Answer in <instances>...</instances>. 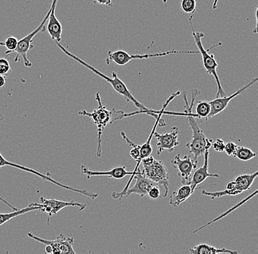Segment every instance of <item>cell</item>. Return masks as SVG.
Wrapping results in <instances>:
<instances>
[{
  "label": "cell",
  "mask_w": 258,
  "mask_h": 254,
  "mask_svg": "<svg viewBox=\"0 0 258 254\" xmlns=\"http://www.w3.org/2000/svg\"><path fill=\"white\" fill-rule=\"evenodd\" d=\"M200 92L198 90H192L191 91V102L188 104L186 94L183 93V100L185 102V115L186 117V122L191 130V139L189 142L187 143L186 147L188 152L193 156V158L198 160V157L204 155L206 151L209 150L212 146L213 140L206 137L203 133V130L198 125V122L195 118V114L193 115L192 108L195 105L197 97Z\"/></svg>",
  "instance_id": "1"
},
{
  "label": "cell",
  "mask_w": 258,
  "mask_h": 254,
  "mask_svg": "<svg viewBox=\"0 0 258 254\" xmlns=\"http://www.w3.org/2000/svg\"><path fill=\"white\" fill-rule=\"evenodd\" d=\"M56 44L57 45L58 47H59V49H61V51L64 52V54L67 55L68 57L74 59L76 62H79L81 65H83L84 67H87L89 70H91L93 73L101 77V78H103V79L105 80L107 83H109V84L112 87L113 89L117 92V93L121 95V96L125 99L127 102L132 103L137 109H140V112H145V113H147V115H151L153 117V115L151 114L153 112L152 111L145 107L144 105H143L141 103L139 102V101L135 99V96H133L132 92L129 91L126 85L125 84V83L121 81L120 78H119L118 75H117V73H116V72H112V77L108 76V75H105L104 73H101V71L97 70L96 67L89 65V64L85 62V61L82 60V59H80V58L77 57V56L72 54V53L68 51L60 43H56Z\"/></svg>",
  "instance_id": "2"
},
{
  "label": "cell",
  "mask_w": 258,
  "mask_h": 254,
  "mask_svg": "<svg viewBox=\"0 0 258 254\" xmlns=\"http://www.w3.org/2000/svg\"><path fill=\"white\" fill-rule=\"evenodd\" d=\"M194 16H195V14H191V17H190L189 19H188L190 26H191V34H192L194 41H195V43H196L197 47L199 49L198 51H200V54L202 55L203 65H204L206 72H207L209 75H213L214 79H215L216 83H217V98L225 97V96H227V94H226L225 91L223 90V88L222 87V84H221L220 80H219V77L217 74V62L216 61L214 54H210L209 53L211 49L222 46V43H219L218 44L213 46L212 47L209 48V49H205L203 43H202V39H203V38H204L205 35L204 33H202V32L195 31L193 25Z\"/></svg>",
  "instance_id": "3"
},
{
  "label": "cell",
  "mask_w": 258,
  "mask_h": 254,
  "mask_svg": "<svg viewBox=\"0 0 258 254\" xmlns=\"http://www.w3.org/2000/svg\"><path fill=\"white\" fill-rule=\"evenodd\" d=\"M141 163L143 166L142 173L150 181L162 188L164 193L161 197H167L169 192V175L166 164L160 160H156L152 155L142 160Z\"/></svg>",
  "instance_id": "4"
},
{
  "label": "cell",
  "mask_w": 258,
  "mask_h": 254,
  "mask_svg": "<svg viewBox=\"0 0 258 254\" xmlns=\"http://www.w3.org/2000/svg\"><path fill=\"white\" fill-rule=\"evenodd\" d=\"M96 100L98 104V109L92 112H87L86 110L80 111V112H79V115L84 116V117H90L96 125L97 133H98V146H97L96 156L100 157L101 154H102V134L105 128L108 125L113 123V110H108L106 107L103 105L99 92H98L96 94Z\"/></svg>",
  "instance_id": "5"
},
{
  "label": "cell",
  "mask_w": 258,
  "mask_h": 254,
  "mask_svg": "<svg viewBox=\"0 0 258 254\" xmlns=\"http://www.w3.org/2000/svg\"><path fill=\"white\" fill-rule=\"evenodd\" d=\"M258 172L253 174H246L236 177L233 181L228 182L226 185L225 190L217 192H210L203 190L202 194L206 197H211L212 199L218 198L228 197V196H238L244 191H248L257 178Z\"/></svg>",
  "instance_id": "6"
},
{
  "label": "cell",
  "mask_w": 258,
  "mask_h": 254,
  "mask_svg": "<svg viewBox=\"0 0 258 254\" xmlns=\"http://www.w3.org/2000/svg\"><path fill=\"white\" fill-rule=\"evenodd\" d=\"M199 51H182V50L172 49L168 51L164 52L153 53V54H129L126 51L122 50L117 51H109L108 52V57L106 59V63L108 65L110 62H114L117 65L124 66L129 63L131 61L135 59H150V58L162 57L168 55H174V54H199Z\"/></svg>",
  "instance_id": "7"
},
{
  "label": "cell",
  "mask_w": 258,
  "mask_h": 254,
  "mask_svg": "<svg viewBox=\"0 0 258 254\" xmlns=\"http://www.w3.org/2000/svg\"><path fill=\"white\" fill-rule=\"evenodd\" d=\"M6 166L13 167V168L22 170V171L26 172V173L36 175V176L39 177L40 179L43 180V181L50 182V183H53V184L55 185V186H58V187L62 188V189L66 190H69V191L77 193V194H82V196H85V197L90 198V199H96V198L98 197V194H97V193L91 192V191H87V190L75 189V188L62 184V183H59V182L53 179L49 173L45 175V174L40 173L39 172L33 170V168H28V167L24 166V165H19V164L9 161V160H6L4 156L2 155L1 152H0V168Z\"/></svg>",
  "instance_id": "8"
},
{
  "label": "cell",
  "mask_w": 258,
  "mask_h": 254,
  "mask_svg": "<svg viewBox=\"0 0 258 254\" xmlns=\"http://www.w3.org/2000/svg\"><path fill=\"white\" fill-rule=\"evenodd\" d=\"M50 11L51 10L49 9L47 14H46V17H45L43 20L42 21L40 25L35 29V30L31 32L28 35H26L20 41H18L17 46H16V49L13 51L12 54H16L15 59H14V62H19L20 58H22L23 59L24 65L26 67H31L32 63L30 62V59L27 57V54H28L29 51L30 49H33L34 46L32 44V41H33L34 38L38 34L40 33H43L46 30V24L47 22L48 17H49Z\"/></svg>",
  "instance_id": "9"
},
{
  "label": "cell",
  "mask_w": 258,
  "mask_h": 254,
  "mask_svg": "<svg viewBox=\"0 0 258 254\" xmlns=\"http://www.w3.org/2000/svg\"><path fill=\"white\" fill-rule=\"evenodd\" d=\"M136 180L135 186L133 187L125 190V191H121L120 192H113L111 194L112 199L116 200H122L123 198L130 197L132 194H137L141 197H144L148 195L149 190L154 186H158L156 183L150 181L148 178L142 173L140 168L137 170V173L134 176L133 180Z\"/></svg>",
  "instance_id": "10"
},
{
  "label": "cell",
  "mask_w": 258,
  "mask_h": 254,
  "mask_svg": "<svg viewBox=\"0 0 258 254\" xmlns=\"http://www.w3.org/2000/svg\"><path fill=\"white\" fill-rule=\"evenodd\" d=\"M40 200L39 203L34 202L32 204L33 205L38 206L41 213L47 214L48 218L59 213L61 210L66 207H77L80 211H83L87 206L85 204L79 203L74 201L66 202V201L57 200L54 199H45L44 197H40Z\"/></svg>",
  "instance_id": "11"
},
{
  "label": "cell",
  "mask_w": 258,
  "mask_h": 254,
  "mask_svg": "<svg viewBox=\"0 0 258 254\" xmlns=\"http://www.w3.org/2000/svg\"><path fill=\"white\" fill-rule=\"evenodd\" d=\"M171 164L174 170L177 172V176L183 185L189 183L194 173L198 168V160H195L188 155L181 157L180 154H177L174 157Z\"/></svg>",
  "instance_id": "12"
},
{
  "label": "cell",
  "mask_w": 258,
  "mask_h": 254,
  "mask_svg": "<svg viewBox=\"0 0 258 254\" xmlns=\"http://www.w3.org/2000/svg\"><path fill=\"white\" fill-rule=\"evenodd\" d=\"M27 235L34 240L39 242L40 243L43 244L45 245H49L52 249L53 254L77 253V252L74 250V239L73 237H66L64 234H61L58 237H56V239L50 240V239H45L41 237H37L32 233H28Z\"/></svg>",
  "instance_id": "13"
},
{
  "label": "cell",
  "mask_w": 258,
  "mask_h": 254,
  "mask_svg": "<svg viewBox=\"0 0 258 254\" xmlns=\"http://www.w3.org/2000/svg\"><path fill=\"white\" fill-rule=\"evenodd\" d=\"M138 168H137V170H138ZM137 171L128 172L125 170V166H119L115 167V168H112V170H109V171H92V170H89L86 165H81V172L86 176L88 180L93 178V177H108V178H114V179L116 180H122L126 176H131L130 180L127 182L125 188L122 190L123 191L128 189L130 183L133 181L134 176L137 173Z\"/></svg>",
  "instance_id": "14"
},
{
  "label": "cell",
  "mask_w": 258,
  "mask_h": 254,
  "mask_svg": "<svg viewBox=\"0 0 258 254\" xmlns=\"http://www.w3.org/2000/svg\"><path fill=\"white\" fill-rule=\"evenodd\" d=\"M257 81V78H252L247 84L245 85L241 89L234 93L231 96H225V97H218L217 99L213 100V101H209L210 104H211V112H210V114L208 116L207 119H206V121L211 120L212 117H215V116L219 115V114L224 112L232 100L236 98L237 96L243 94L244 92L246 91V90L249 89L250 87L252 86Z\"/></svg>",
  "instance_id": "15"
},
{
  "label": "cell",
  "mask_w": 258,
  "mask_h": 254,
  "mask_svg": "<svg viewBox=\"0 0 258 254\" xmlns=\"http://www.w3.org/2000/svg\"><path fill=\"white\" fill-rule=\"evenodd\" d=\"M179 128L175 126L172 128L168 133H161L154 132V136L157 139V155H161L163 151L167 150L172 152L175 147L179 145L178 139Z\"/></svg>",
  "instance_id": "16"
},
{
  "label": "cell",
  "mask_w": 258,
  "mask_h": 254,
  "mask_svg": "<svg viewBox=\"0 0 258 254\" xmlns=\"http://www.w3.org/2000/svg\"><path fill=\"white\" fill-rule=\"evenodd\" d=\"M203 156H204L203 165L198 170L196 168L191 177V181L188 183L195 191L198 189V186L204 183L208 178H221L220 175L218 174H210L209 173V150L206 151Z\"/></svg>",
  "instance_id": "17"
},
{
  "label": "cell",
  "mask_w": 258,
  "mask_h": 254,
  "mask_svg": "<svg viewBox=\"0 0 258 254\" xmlns=\"http://www.w3.org/2000/svg\"><path fill=\"white\" fill-rule=\"evenodd\" d=\"M59 0H52L51 7H50V14L48 19V24L46 29L51 39L56 43H60L62 41V27L60 22L56 17L55 11L56 5Z\"/></svg>",
  "instance_id": "18"
},
{
  "label": "cell",
  "mask_w": 258,
  "mask_h": 254,
  "mask_svg": "<svg viewBox=\"0 0 258 254\" xmlns=\"http://www.w3.org/2000/svg\"><path fill=\"white\" fill-rule=\"evenodd\" d=\"M195 193L189 184H184L174 191L169 197V205L172 207H177L191 197Z\"/></svg>",
  "instance_id": "19"
},
{
  "label": "cell",
  "mask_w": 258,
  "mask_h": 254,
  "mask_svg": "<svg viewBox=\"0 0 258 254\" xmlns=\"http://www.w3.org/2000/svg\"><path fill=\"white\" fill-rule=\"evenodd\" d=\"M190 253L192 254H217V253H233L236 254L238 252L235 250H228L225 247L217 248L214 246L208 245V244H200L191 247L189 249Z\"/></svg>",
  "instance_id": "20"
},
{
  "label": "cell",
  "mask_w": 258,
  "mask_h": 254,
  "mask_svg": "<svg viewBox=\"0 0 258 254\" xmlns=\"http://www.w3.org/2000/svg\"><path fill=\"white\" fill-rule=\"evenodd\" d=\"M39 210V207L38 206H35L30 204L28 207L25 208L21 209V210H14L13 213H0V226L6 224L8 221L14 219L16 217L20 216V215H24V214L31 213V212L37 211Z\"/></svg>",
  "instance_id": "21"
},
{
  "label": "cell",
  "mask_w": 258,
  "mask_h": 254,
  "mask_svg": "<svg viewBox=\"0 0 258 254\" xmlns=\"http://www.w3.org/2000/svg\"><path fill=\"white\" fill-rule=\"evenodd\" d=\"M211 112V104L209 101H198L196 106V114L195 118L198 122H206L208 116Z\"/></svg>",
  "instance_id": "22"
},
{
  "label": "cell",
  "mask_w": 258,
  "mask_h": 254,
  "mask_svg": "<svg viewBox=\"0 0 258 254\" xmlns=\"http://www.w3.org/2000/svg\"><path fill=\"white\" fill-rule=\"evenodd\" d=\"M257 153L253 152L249 148L238 146L234 157H237L242 161H249L251 159L255 157Z\"/></svg>",
  "instance_id": "23"
},
{
  "label": "cell",
  "mask_w": 258,
  "mask_h": 254,
  "mask_svg": "<svg viewBox=\"0 0 258 254\" xmlns=\"http://www.w3.org/2000/svg\"><path fill=\"white\" fill-rule=\"evenodd\" d=\"M257 191H254V193H253L252 194H251V195H249V197L247 198H246V199H243V200H242L240 203L237 204L236 205L234 206V207H232V208H230V210H227V211H226L225 213L222 214V215H221L220 216L218 217V218H215V219L214 220V221L209 222V223H207L206 225H204V226H202V227L199 228V229L195 230V231H193V234H195V233L198 232V231H201V230H203V229H205V228L208 227V226H210V225L212 224V223H215V222H217V221H219V220H220L221 218H223V217H225L226 215H228V214H230V213H231V212H233V210H236L238 207H239L240 206L243 205V204L245 203V202H247L248 200H249L250 199H251V197H254V196L257 194Z\"/></svg>",
  "instance_id": "24"
},
{
  "label": "cell",
  "mask_w": 258,
  "mask_h": 254,
  "mask_svg": "<svg viewBox=\"0 0 258 254\" xmlns=\"http://www.w3.org/2000/svg\"><path fill=\"white\" fill-rule=\"evenodd\" d=\"M18 39L14 36H10L4 42H0V46H5L7 49L6 51V55L12 54L13 51L16 49L18 44Z\"/></svg>",
  "instance_id": "25"
},
{
  "label": "cell",
  "mask_w": 258,
  "mask_h": 254,
  "mask_svg": "<svg viewBox=\"0 0 258 254\" xmlns=\"http://www.w3.org/2000/svg\"><path fill=\"white\" fill-rule=\"evenodd\" d=\"M181 9L187 14H195L196 11V0H181Z\"/></svg>",
  "instance_id": "26"
},
{
  "label": "cell",
  "mask_w": 258,
  "mask_h": 254,
  "mask_svg": "<svg viewBox=\"0 0 258 254\" xmlns=\"http://www.w3.org/2000/svg\"><path fill=\"white\" fill-rule=\"evenodd\" d=\"M11 73V67L6 58H0V75L8 77Z\"/></svg>",
  "instance_id": "27"
},
{
  "label": "cell",
  "mask_w": 258,
  "mask_h": 254,
  "mask_svg": "<svg viewBox=\"0 0 258 254\" xmlns=\"http://www.w3.org/2000/svg\"><path fill=\"white\" fill-rule=\"evenodd\" d=\"M237 147L238 145L234 142H228L225 144V149L224 151L226 152L227 155L230 157H234L235 152H236Z\"/></svg>",
  "instance_id": "28"
},
{
  "label": "cell",
  "mask_w": 258,
  "mask_h": 254,
  "mask_svg": "<svg viewBox=\"0 0 258 254\" xmlns=\"http://www.w3.org/2000/svg\"><path fill=\"white\" fill-rule=\"evenodd\" d=\"M148 196L152 199H158L161 197V190L159 186H153L148 191Z\"/></svg>",
  "instance_id": "29"
},
{
  "label": "cell",
  "mask_w": 258,
  "mask_h": 254,
  "mask_svg": "<svg viewBox=\"0 0 258 254\" xmlns=\"http://www.w3.org/2000/svg\"><path fill=\"white\" fill-rule=\"evenodd\" d=\"M225 144L223 140L221 139H217L212 143V147L214 148V150L217 151L218 152H223L225 149Z\"/></svg>",
  "instance_id": "30"
},
{
  "label": "cell",
  "mask_w": 258,
  "mask_h": 254,
  "mask_svg": "<svg viewBox=\"0 0 258 254\" xmlns=\"http://www.w3.org/2000/svg\"><path fill=\"white\" fill-rule=\"evenodd\" d=\"M93 3L98 6H106L111 8L113 6L112 0H93Z\"/></svg>",
  "instance_id": "31"
},
{
  "label": "cell",
  "mask_w": 258,
  "mask_h": 254,
  "mask_svg": "<svg viewBox=\"0 0 258 254\" xmlns=\"http://www.w3.org/2000/svg\"><path fill=\"white\" fill-rule=\"evenodd\" d=\"M0 201H1L2 202H3V203L5 204V205H6L8 206V207H11V209H12L13 210H18L16 207H14V205H11V204H10L9 202H8L7 200H6V199H3V197H0Z\"/></svg>",
  "instance_id": "32"
},
{
  "label": "cell",
  "mask_w": 258,
  "mask_h": 254,
  "mask_svg": "<svg viewBox=\"0 0 258 254\" xmlns=\"http://www.w3.org/2000/svg\"><path fill=\"white\" fill-rule=\"evenodd\" d=\"M6 81H7V77L5 76V75H0V88L5 87Z\"/></svg>",
  "instance_id": "33"
},
{
  "label": "cell",
  "mask_w": 258,
  "mask_h": 254,
  "mask_svg": "<svg viewBox=\"0 0 258 254\" xmlns=\"http://www.w3.org/2000/svg\"><path fill=\"white\" fill-rule=\"evenodd\" d=\"M257 7H256L255 9V27H254V30H253V33L254 34L257 33Z\"/></svg>",
  "instance_id": "34"
},
{
  "label": "cell",
  "mask_w": 258,
  "mask_h": 254,
  "mask_svg": "<svg viewBox=\"0 0 258 254\" xmlns=\"http://www.w3.org/2000/svg\"><path fill=\"white\" fill-rule=\"evenodd\" d=\"M45 251L47 253H52V249L50 247L49 245H46V247H45Z\"/></svg>",
  "instance_id": "35"
},
{
  "label": "cell",
  "mask_w": 258,
  "mask_h": 254,
  "mask_svg": "<svg viewBox=\"0 0 258 254\" xmlns=\"http://www.w3.org/2000/svg\"><path fill=\"white\" fill-rule=\"evenodd\" d=\"M219 0H214V3H213L212 5V9L214 10H216L218 7V3H219Z\"/></svg>",
  "instance_id": "36"
},
{
  "label": "cell",
  "mask_w": 258,
  "mask_h": 254,
  "mask_svg": "<svg viewBox=\"0 0 258 254\" xmlns=\"http://www.w3.org/2000/svg\"><path fill=\"white\" fill-rule=\"evenodd\" d=\"M163 3H167V0H162Z\"/></svg>",
  "instance_id": "37"
},
{
  "label": "cell",
  "mask_w": 258,
  "mask_h": 254,
  "mask_svg": "<svg viewBox=\"0 0 258 254\" xmlns=\"http://www.w3.org/2000/svg\"><path fill=\"white\" fill-rule=\"evenodd\" d=\"M3 120V116L0 115V120Z\"/></svg>",
  "instance_id": "38"
}]
</instances>
